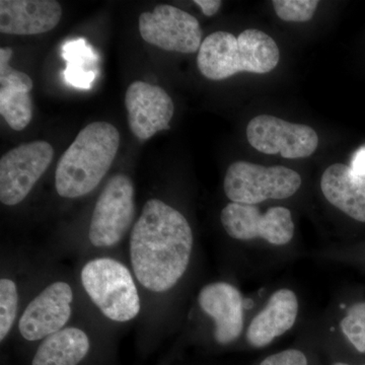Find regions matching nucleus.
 Listing matches in <instances>:
<instances>
[{"mask_svg": "<svg viewBox=\"0 0 365 365\" xmlns=\"http://www.w3.org/2000/svg\"><path fill=\"white\" fill-rule=\"evenodd\" d=\"M192 248L193 234L186 217L158 199L148 200L130 237L137 280L151 292H167L186 272Z\"/></svg>", "mask_w": 365, "mask_h": 365, "instance_id": "1", "label": "nucleus"}, {"mask_svg": "<svg viewBox=\"0 0 365 365\" xmlns=\"http://www.w3.org/2000/svg\"><path fill=\"white\" fill-rule=\"evenodd\" d=\"M119 145L120 134L112 124L93 122L86 126L57 165V193L69 199L91 193L111 168Z\"/></svg>", "mask_w": 365, "mask_h": 365, "instance_id": "2", "label": "nucleus"}, {"mask_svg": "<svg viewBox=\"0 0 365 365\" xmlns=\"http://www.w3.org/2000/svg\"><path fill=\"white\" fill-rule=\"evenodd\" d=\"M279 60L275 41L260 30L248 29L237 37L223 31L210 34L199 49L197 66L206 78L223 81L240 72L268 73Z\"/></svg>", "mask_w": 365, "mask_h": 365, "instance_id": "3", "label": "nucleus"}, {"mask_svg": "<svg viewBox=\"0 0 365 365\" xmlns=\"http://www.w3.org/2000/svg\"><path fill=\"white\" fill-rule=\"evenodd\" d=\"M81 282L93 304L108 319L128 322L140 312V299L130 271L109 258L86 264Z\"/></svg>", "mask_w": 365, "mask_h": 365, "instance_id": "4", "label": "nucleus"}, {"mask_svg": "<svg viewBox=\"0 0 365 365\" xmlns=\"http://www.w3.org/2000/svg\"><path fill=\"white\" fill-rule=\"evenodd\" d=\"M302 186L299 173L282 165L264 167L244 160L228 168L225 178V195L232 202L257 205L268 199H287Z\"/></svg>", "mask_w": 365, "mask_h": 365, "instance_id": "5", "label": "nucleus"}, {"mask_svg": "<svg viewBox=\"0 0 365 365\" xmlns=\"http://www.w3.org/2000/svg\"><path fill=\"white\" fill-rule=\"evenodd\" d=\"M134 213L133 182L126 175H114L93 209L88 232L91 244L98 248L115 246L128 232Z\"/></svg>", "mask_w": 365, "mask_h": 365, "instance_id": "6", "label": "nucleus"}, {"mask_svg": "<svg viewBox=\"0 0 365 365\" xmlns=\"http://www.w3.org/2000/svg\"><path fill=\"white\" fill-rule=\"evenodd\" d=\"M54 150L46 141L24 143L0 160V201L4 205L21 203L49 168Z\"/></svg>", "mask_w": 365, "mask_h": 365, "instance_id": "7", "label": "nucleus"}, {"mask_svg": "<svg viewBox=\"0 0 365 365\" xmlns=\"http://www.w3.org/2000/svg\"><path fill=\"white\" fill-rule=\"evenodd\" d=\"M220 220L227 235L240 241L260 237L283 246L294 235L292 212L285 207H272L263 215L256 205L230 202L222 209Z\"/></svg>", "mask_w": 365, "mask_h": 365, "instance_id": "8", "label": "nucleus"}, {"mask_svg": "<svg viewBox=\"0 0 365 365\" xmlns=\"http://www.w3.org/2000/svg\"><path fill=\"white\" fill-rule=\"evenodd\" d=\"M139 32L146 43L165 51L190 54L202 44V31L195 16L169 4L141 14Z\"/></svg>", "mask_w": 365, "mask_h": 365, "instance_id": "9", "label": "nucleus"}, {"mask_svg": "<svg viewBox=\"0 0 365 365\" xmlns=\"http://www.w3.org/2000/svg\"><path fill=\"white\" fill-rule=\"evenodd\" d=\"M249 143L265 155L284 158L311 157L319 145L317 132L307 125L294 124L270 115H260L247 127Z\"/></svg>", "mask_w": 365, "mask_h": 365, "instance_id": "10", "label": "nucleus"}, {"mask_svg": "<svg viewBox=\"0 0 365 365\" xmlns=\"http://www.w3.org/2000/svg\"><path fill=\"white\" fill-rule=\"evenodd\" d=\"M125 106L132 133L140 140H148L158 132L170 129L174 102L160 86L134 81L125 95Z\"/></svg>", "mask_w": 365, "mask_h": 365, "instance_id": "11", "label": "nucleus"}, {"mask_svg": "<svg viewBox=\"0 0 365 365\" xmlns=\"http://www.w3.org/2000/svg\"><path fill=\"white\" fill-rule=\"evenodd\" d=\"M71 287L66 282L52 283L26 307L19 323L21 335L28 341L47 338L62 330L71 316Z\"/></svg>", "mask_w": 365, "mask_h": 365, "instance_id": "12", "label": "nucleus"}, {"mask_svg": "<svg viewBox=\"0 0 365 365\" xmlns=\"http://www.w3.org/2000/svg\"><path fill=\"white\" fill-rule=\"evenodd\" d=\"M201 309L213 319L216 342H234L244 328V304L241 292L227 282H215L201 289L198 297Z\"/></svg>", "mask_w": 365, "mask_h": 365, "instance_id": "13", "label": "nucleus"}, {"mask_svg": "<svg viewBox=\"0 0 365 365\" xmlns=\"http://www.w3.org/2000/svg\"><path fill=\"white\" fill-rule=\"evenodd\" d=\"M62 16L55 0H1L0 32L6 35H39L53 30Z\"/></svg>", "mask_w": 365, "mask_h": 365, "instance_id": "14", "label": "nucleus"}, {"mask_svg": "<svg viewBox=\"0 0 365 365\" xmlns=\"http://www.w3.org/2000/svg\"><path fill=\"white\" fill-rule=\"evenodd\" d=\"M299 314V300L292 290L274 292L247 331V340L255 348L265 347L294 327Z\"/></svg>", "mask_w": 365, "mask_h": 365, "instance_id": "15", "label": "nucleus"}, {"mask_svg": "<svg viewBox=\"0 0 365 365\" xmlns=\"http://www.w3.org/2000/svg\"><path fill=\"white\" fill-rule=\"evenodd\" d=\"M324 196L348 216L365 222V179L343 163H334L321 179Z\"/></svg>", "mask_w": 365, "mask_h": 365, "instance_id": "16", "label": "nucleus"}, {"mask_svg": "<svg viewBox=\"0 0 365 365\" xmlns=\"http://www.w3.org/2000/svg\"><path fill=\"white\" fill-rule=\"evenodd\" d=\"M33 86L32 78L21 71H9L0 78V114L14 130H24L32 120Z\"/></svg>", "mask_w": 365, "mask_h": 365, "instance_id": "17", "label": "nucleus"}, {"mask_svg": "<svg viewBox=\"0 0 365 365\" xmlns=\"http://www.w3.org/2000/svg\"><path fill=\"white\" fill-rule=\"evenodd\" d=\"M88 350L90 340L83 331L62 329L45 338L36 352L33 365H78Z\"/></svg>", "mask_w": 365, "mask_h": 365, "instance_id": "18", "label": "nucleus"}, {"mask_svg": "<svg viewBox=\"0 0 365 365\" xmlns=\"http://www.w3.org/2000/svg\"><path fill=\"white\" fill-rule=\"evenodd\" d=\"M66 60L64 78L76 88H90L98 72V55L85 39L66 43L62 47Z\"/></svg>", "mask_w": 365, "mask_h": 365, "instance_id": "19", "label": "nucleus"}, {"mask_svg": "<svg viewBox=\"0 0 365 365\" xmlns=\"http://www.w3.org/2000/svg\"><path fill=\"white\" fill-rule=\"evenodd\" d=\"M18 288L13 280H0V341L9 335L18 312Z\"/></svg>", "mask_w": 365, "mask_h": 365, "instance_id": "20", "label": "nucleus"}, {"mask_svg": "<svg viewBox=\"0 0 365 365\" xmlns=\"http://www.w3.org/2000/svg\"><path fill=\"white\" fill-rule=\"evenodd\" d=\"M340 326L355 349L365 353V302L353 304Z\"/></svg>", "mask_w": 365, "mask_h": 365, "instance_id": "21", "label": "nucleus"}, {"mask_svg": "<svg viewBox=\"0 0 365 365\" xmlns=\"http://www.w3.org/2000/svg\"><path fill=\"white\" fill-rule=\"evenodd\" d=\"M318 0H274V11L282 21L304 23L313 19Z\"/></svg>", "mask_w": 365, "mask_h": 365, "instance_id": "22", "label": "nucleus"}, {"mask_svg": "<svg viewBox=\"0 0 365 365\" xmlns=\"http://www.w3.org/2000/svg\"><path fill=\"white\" fill-rule=\"evenodd\" d=\"M260 365H307V359L299 350L288 349L270 355Z\"/></svg>", "mask_w": 365, "mask_h": 365, "instance_id": "23", "label": "nucleus"}, {"mask_svg": "<svg viewBox=\"0 0 365 365\" xmlns=\"http://www.w3.org/2000/svg\"><path fill=\"white\" fill-rule=\"evenodd\" d=\"M350 168H351L359 176L364 178L365 179V145L360 148L359 150L354 153Z\"/></svg>", "mask_w": 365, "mask_h": 365, "instance_id": "24", "label": "nucleus"}, {"mask_svg": "<svg viewBox=\"0 0 365 365\" xmlns=\"http://www.w3.org/2000/svg\"><path fill=\"white\" fill-rule=\"evenodd\" d=\"M194 4L202 9V13L206 16H212L217 13L218 9L222 6V1L220 0H195Z\"/></svg>", "mask_w": 365, "mask_h": 365, "instance_id": "25", "label": "nucleus"}, {"mask_svg": "<svg viewBox=\"0 0 365 365\" xmlns=\"http://www.w3.org/2000/svg\"><path fill=\"white\" fill-rule=\"evenodd\" d=\"M333 365H350V364H342V362H337V364H335ZM364 365H365V364H364Z\"/></svg>", "mask_w": 365, "mask_h": 365, "instance_id": "26", "label": "nucleus"}]
</instances>
